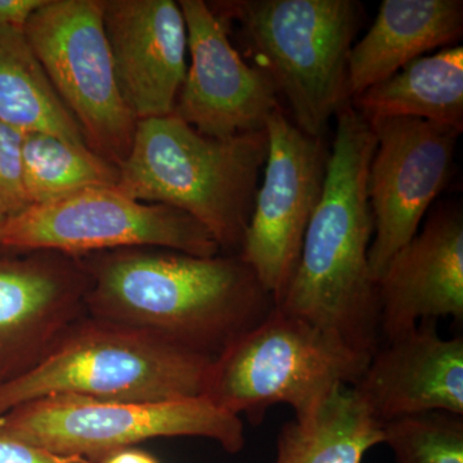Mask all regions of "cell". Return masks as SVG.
<instances>
[{"label": "cell", "mask_w": 463, "mask_h": 463, "mask_svg": "<svg viewBox=\"0 0 463 463\" xmlns=\"http://www.w3.org/2000/svg\"><path fill=\"white\" fill-rule=\"evenodd\" d=\"M80 259L90 276L88 315L154 332L212 358L276 307L239 255L129 248Z\"/></svg>", "instance_id": "obj_1"}, {"label": "cell", "mask_w": 463, "mask_h": 463, "mask_svg": "<svg viewBox=\"0 0 463 463\" xmlns=\"http://www.w3.org/2000/svg\"><path fill=\"white\" fill-rule=\"evenodd\" d=\"M336 121L322 197L276 307L371 359L383 340L379 285L368 263L373 218L367 178L376 137L350 103Z\"/></svg>", "instance_id": "obj_2"}, {"label": "cell", "mask_w": 463, "mask_h": 463, "mask_svg": "<svg viewBox=\"0 0 463 463\" xmlns=\"http://www.w3.org/2000/svg\"><path fill=\"white\" fill-rule=\"evenodd\" d=\"M267 156L265 129L218 139L174 114L146 118L137 123L116 190L187 213L214 237L222 254L239 255Z\"/></svg>", "instance_id": "obj_3"}, {"label": "cell", "mask_w": 463, "mask_h": 463, "mask_svg": "<svg viewBox=\"0 0 463 463\" xmlns=\"http://www.w3.org/2000/svg\"><path fill=\"white\" fill-rule=\"evenodd\" d=\"M213 359L154 332L87 313L41 364L0 386V417L51 395L123 402L203 397Z\"/></svg>", "instance_id": "obj_4"}, {"label": "cell", "mask_w": 463, "mask_h": 463, "mask_svg": "<svg viewBox=\"0 0 463 463\" xmlns=\"http://www.w3.org/2000/svg\"><path fill=\"white\" fill-rule=\"evenodd\" d=\"M241 26L259 69L285 96L295 127L323 138L349 105V56L359 24L354 0H233L209 3Z\"/></svg>", "instance_id": "obj_5"}, {"label": "cell", "mask_w": 463, "mask_h": 463, "mask_svg": "<svg viewBox=\"0 0 463 463\" xmlns=\"http://www.w3.org/2000/svg\"><path fill=\"white\" fill-rule=\"evenodd\" d=\"M370 358L297 316L274 307L263 321L213 359L203 397L259 425L285 403L303 421L339 386H354Z\"/></svg>", "instance_id": "obj_6"}, {"label": "cell", "mask_w": 463, "mask_h": 463, "mask_svg": "<svg viewBox=\"0 0 463 463\" xmlns=\"http://www.w3.org/2000/svg\"><path fill=\"white\" fill-rule=\"evenodd\" d=\"M0 428L33 446L57 455L83 457L91 463L157 438L209 439L231 455L245 447L241 417L203 397L123 402L51 395L3 414Z\"/></svg>", "instance_id": "obj_7"}, {"label": "cell", "mask_w": 463, "mask_h": 463, "mask_svg": "<svg viewBox=\"0 0 463 463\" xmlns=\"http://www.w3.org/2000/svg\"><path fill=\"white\" fill-rule=\"evenodd\" d=\"M161 248L194 257L222 254L209 231L175 207L141 203L116 187L87 188L8 216L0 249L81 258L109 250Z\"/></svg>", "instance_id": "obj_8"}, {"label": "cell", "mask_w": 463, "mask_h": 463, "mask_svg": "<svg viewBox=\"0 0 463 463\" xmlns=\"http://www.w3.org/2000/svg\"><path fill=\"white\" fill-rule=\"evenodd\" d=\"M24 33L88 148L120 166L138 121L118 90L100 0H47Z\"/></svg>", "instance_id": "obj_9"}, {"label": "cell", "mask_w": 463, "mask_h": 463, "mask_svg": "<svg viewBox=\"0 0 463 463\" xmlns=\"http://www.w3.org/2000/svg\"><path fill=\"white\" fill-rule=\"evenodd\" d=\"M265 130L263 184L239 257L277 306L297 269L307 224L321 200L330 151L323 138L295 127L282 109L269 116Z\"/></svg>", "instance_id": "obj_10"}, {"label": "cell", "mask_w": 463, "mask_h": 463, "mask_svg": "<svg viewBox=\"0 0 463 463\" xmlns=\"http://www.w3.org/2000/svg\"><path fill=\"white\" fill-rule=\"evenodd\" d=\"M370 125L376 148L367 178L374 236L368 263L379 282L448 184L462 130L414 118H380Z\"/></svg>", "instance_id": "obj_11"}, {"label": "cell", "mask_w": 463, "mask_h": 463, "mask_svg": "<svg viewBox=\"0 0 463 463\" xmlns=\"http://www.w3.org/2000/svg\"><path fill=\"white\" fill-rule=\"evenodd\" d=\"M191 65L173 114L209 138L265 129L281 109L279 91L263 70L234 50L227 23L203 0H179Z\"/></svg>", "instance_id": "obj_12"}, {"label": "cell", "mask_w": 463, "mask_h": 463, "mask_svg": "<svg viewBox=\"0 0 463 463\" xmlns=\"http://www.w3.org/2000/svg\"><path fill=\"white\" fill-rule=\"evenodd\" d=\"M88 288L80 258L47 250L0 258V386L41 364L87 315Z\"/></svg>", "instance_id": "obj_13"}, {"label": "cell", "mask_w": 463, "mask_h": 463, "mask_svg": "<svg viewBox=\"0 0 463 463\" xmlns=\"http://www.w3.org/2000/svg\"><path fill=\"white\" fill-rule=\"evenodd\" d=\"M116 80L137 121L172 115L187 74V27L174 0H100Z\"/></svg>", "instance_id": "obj_14"}, {"label": "cell", "mask_w": 463, "mask_h": 463, "mask_svg": "<svg viewBox=\"0 0 463 463\" xmlns=\"http://www.w3.org/2000/svg\"><path fill=\"white\" fill-rule=\"evenodd\" d=\"M352 389L380 423L435 411L463 416V337L443 339L425 319L385 341Z\"/></svg>", "instance_id": "obj_15"}, {"label": "cell", "mask_w": 463, "mask_h": 463, "mask_svg": "<svg viewBox=\"0 0 463 463\" xmlns=\"http://www.w3.org/2000/svg\"><path fill=\"white\" fill-rule=\"evenodd\" d=\"M381 337L390 341L425 319H463V216L458 207L432 213L399 250L377 282Z\"/></svg>", "instance_id": "obj_16"}, {"label": "cell", "mask_w": 463, "mask_h": 463, "mask_svg": "<svg viewBox=\"0 0 463 463\" xmlns=\"http://www.w3.org/2000/svg\"><path fill=\"white\" fill-rule=\"evenodd\" d=\"M463 33L461 0H383L373 26L349 56L350 96L385 80L426 52Z\"/></svg>", "instance_id": "obj_17"}, {"label": "cell", "mask_w": 463, "mask_h": 463, "mask_svg": "<svg viewBox=\"0 0 463 463\" xmlns=\"http://www.w3.org/2000/svg\"><path fill=\"white\" fill-rule=\"evenodd\" d=\"M367 123L414 118L463 129V48L420 57L350 99Z\"/></svg>", "instance_id": "obj_18"}, {"label": "cell", "mask_w": 463, "mask_h": 463, "mask_svg": "<svg viewBox=\"0 0 463 463\" xmlns=\"http://www.w3.org/2000/svg\"><path fill=\"white\" fill-rule=\"evenodd\" d=\"M383 441V423L350 386H339L312 416L282 426L274 463H362Z\"/></svg>", "instance_id": "obj_19"}, {"label": "cell", "mask_w": 463, "mask_h": 463, "mask_svg": "<svg viewBox=\"0 0 463 463\" xmlns=\"http://www.w3.org/2000/svg\"><path fill=\"white\" fill-rule=\"evenodd\" d=\"M0 123L88 148L80 128L52 87L25 33L12 27H0Z\"/></svg>", "instance_id": "obj_20"}, {"label": "cell", "mask_w": 463, "mask_h": 463, "mask_svg": "<svg viewBox=\"0 0 463 463\" xmlns=\"http://www.w3.org/2000/svg\"><path fill=\"white\" fill-rule=\"evenodd\" d=\"M24 181L30 205L51 203L94 187H116L115 164L50 134L24 133Z\"/></svg>", "instance_id": "obj_21"}, {"label": "cell", "mask_w": 463, "mask_h": 463, "mask_svg": "<svg viewBox=\"0 0 463 463\" xmlns=\"http://www.w3.org/2000/svg\"><path fill=\"white\" fill-rule=\"evenodd\" d=\"M397 463H463V416L443 411L383 423Z\"/></svg>", "instance_id": "obj_22"}, {"label": "cell", "mask_w": 463, "mask_h": 463, "mask_svg": "<svg viewBox=\"0 0 463 463\" xmlns=\"http://www.w3.org/2000/svg\"><path fill=\"white\" fill-rule=\"evenodd\" d=\"M24 133L0 123V210L7 216L30 206L23 161Z\"/></svg>", "instance_id": "obj_23"}, {"label": "cell", "mask_w": 463, "mask_h": 463, "mask_svg": "<svg viewBox=\"0 0 463 463\" xmlns=\"http://www.w3.org/2000/svg\"><path fill=\"white\" fill-rule=\"evenodd\" d=\"M0 463H91L83 457L51 452L0 428Z\"/></svg>", "instance_id": "obj_24"}, {"label": "cell", "mask_w": 463, "mask_h": 463, "mask_svg": "<svg viewBox=\"0 0 463 463\" xmlns=\"http://www.w3.org/2000/svg\"><path fill=\"white\" fill-rule=\"evenodd\" d=\"M47 0H0V27L25 29L30 17Z\"/></svg>", "instance_id": "obj_25"}, {"label": "cell", "mask_w": 463, "mask_h": 463, "mask_svg": "<svg viewBox=\"0 0 463 463\" xmlns=\"http://www.w3.org/2000/svg\"><path fill=\"white\" fill-rule=\"evenodd\" d=\"M99 463H160L154 456L136 448H125L106 456Z\"/></svg>", "instance_id": "obj_26"}, {"label": "cell", "mask_w": 463, "mask_h": 463, "mask_svg": "<svg viewBox=\"0 0 463 463\" xmlns=\"http://www.w3.org/2000/svg\"><path fill=\"white\" fill-rule=\"evenodd\" d=\"M8 216L5 214V213L0 210V232H2L3 225H5V221H7Z\"/></svg>", "instance_id": "obj_27"}]
</instances>
